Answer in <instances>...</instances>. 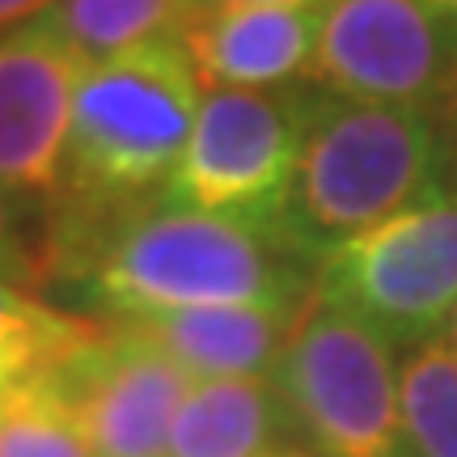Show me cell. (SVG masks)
<instances>
[{
	"label": "cell",
	"instance_id": "5b68a950",
	"mask_svg": "<svg viewBox=\"0 0 457 457\" xmlns=\"http://www.w3.org/2000/svg\"><path fill=\"white\" fill-rule=\"evenodd\" d=\"M313 293L390 347L415 352L441 339L457 310V191L449 187L330 250Z\"/></svg>",
	"mask_w": 457,
	"mask_h": 457
},
{
	"label": "cell",
	"instance_id": "e0dca14e",
	"mask_svg": "<svg viewBox=\"0 0 457 457\" xmlns=\"http://www.w3.org/2000/svg\"><path fill=\"white\" fill-rule=\"evenodd\" d=\"M0 276L4 279L38 276V262L26 259L21 237H17V204L9 191H0Z\"/></svg>",
	"mask_w": 457,
	"mask_h": 457
},
{
	"label": "cell",
	"instance_id": "7402d4cb",
	"mask_svg": "<svg viewBox=\"0 0 457 457\" xmlns=\"http://www.w3.org/2000/svg\"><path fill=\"white\" fill-rule=\"evenodd\" d=\"M445 339L457 347V310H453V318H449V327H445Z\"/></svg>",
	"mask_w": 457,
	"mask_h": 457
},
{
	"label": "cell",
	"instance_id": "44dd1931",
	"mask_svg": "<svg viewBox=\"0 0 457 457\" xmlns=\"http://www.w3.org/2000/svg\"><path fill=\"white\" fill-rule=\"evenodd\" d=\"M271 457H318V453H310V449H301V445H293V449H279V453H271Z\"/></svg>",
	"mask_w": 457,
	"mask_h": 457
},
{
	"label": "cell",
	"instance_id": "7c38bea8",
	"mask_svg": "<svg viewBox=\"0 0 457 457\" xmlns=\"http://www.w3.org/2000/svg\"><path fill=\"white\" fill-rule=\"evenodd\" d=\"M293 445V420L271 377H216L187 390L165 457H271Z\"/></svg>",
	"mask_w": 457,
	"mask_h": 457
},
{
	"label": "cell",
	"instance_id": "7a4b0ae2",
	"mask_svg": "<svg viewBox=\"0 0 457 457\" xmlns=\"http://www.w3.org/2000/svg\"><path fill=\"white\" fill-rule=\"evenodd\" d=\"M449 191L445 111L339 98L310 81L305 145L279 228L318 267L364 228Z\"/></svg>",
	"mask_w": 457,
	"mask_h": 457
},
{
	"label": "cell",
	"instance_id": "d4e9b609",
	"mask_svg": "<svg viewBox=\"0 0 457 457\" xmlns=\"http://www.w3.org/2000/svg\"><path fill=\"white\" fill-rule=\"evenodd\" d=\"M0 398H4V394H0Z\"/></svg>",
	"mask_w": 457,
	"mask_h": 457
},
{
	"label": "cell",
	"instance_id": "8992f818",
	"mask_svg": "<svg viewBox=\"0 0 457 457\" xmlns=\"http://www.w3.org/2000/svg\"><path fill=\"white\" fill-rule=\"evenodd\" d=\"M305 102L310 81L208 89L165 195L199 212L279 225L305 145Z\"/></svg>",
	"mask_w": 457,
	"mask_h": 457
},
{
	"label": "cell",
	"instance_id": "277c9868",
	"mask_svg": "<svg viewBox=\"0 0 457 457\" xmlns=\"http://www.w3.org/2000/svg\"><path fill=\"white\" fill-rule=\"evenodd\" d=\"M296 445L318 457H403V373L394 347L313 293L271 369Z\"/></svg>",
	"mask_w": 457,
	"mask_h": 457
},
{
	"label": "cell",
	"instance_id": "d6986e66",
	"mask_svg": "<svg viewBox=\"0 0 457 457\" xmlns=\"http://www.w3.org/2000/svg\"><path fill=\"white\" fill-rule=\"evenodd\" d=\"M47 4H51V0H0V30L17 26L21 17H38Z\"/></svg>",
	"mask_w": 457,
	"mask_h": 457
},
{
	"label": "cell",
	"instance_id": "cb8c5ba5",
	"mask_svg": "<svg viewBox=\"0 0 457 457\" xmlns=\"http://www.w3.org/2000/svg\"><path fill=\"white\" fill-rule=\"evenodd\" d=\"M445 114H453V119H457V94H453V102H449V106H445Z\"/></svg>",
	"mask_w": 457,
	"mask_h": 457
},
{
	"label": "cell",
	"instance_id": "9a60e30c",
	"mask_svg": "<svg viewBox=\"0 0 457 457\" xmlns=\"http://www.w3.org/2000/svg\"><path fill=\"white\" fill-rule=\"evenodd\" d=\"M403 457H457V347L445 335L403 364Z\"/></svg>",
	"mask_w": 457,
	"mask_h": 457
},
{
	"label": "cell",
	"instance_id": "4fadbf2b",
	"mask_svg": "<svg viewBox=\"0 0 457 457\" xmlns=\"http://www.w3.org/2000/svg\"><path fill=\"white\" fill-rule=\"evenodd\" d=\"M195 13L199 0H51L38 17L89 68L162 38H182Z\"/></svg>",
	"mask_w": 457,
	"mask_h": 457
},
{
	"label": "cell",
	"instance_id": "52a82bcc",
	"mask_svg": "<svg viewBox=\"0 0 457 457\" xmlns=\"http://www.w3.org/2000/svg\"><path fill=\"white\" fill-rule=\"evenodd\" d=\"M310 81L339 98L445 111L457 94V17L432 0H327Z\"/></svg>",
	"mask_w": 457,
	"mask_h": 457
},
{
	"label": "cell",
	"instance_id": "30bf717a",
	"mask_svg": "<svg viewBox=\"0 0 457 457\" xmlns=\"http://www.w3.org/2000/svg\"><path fill=\"white\" fill-rule=\"evenodd\" d=\"M322 9H199L182 30L204 89H284L310 81Z\"/></svg>",
	"mask_w": 457,
	"mask_h": 457
},
{
	"label": "cell",
	"instance_id": "8fae6325",
	"mask_svg": "<svg viewBox=\"0 0 457 457\" xmlns=\"http://www.w3.org/2000/svg\"><path fill=\"white\" fill-rule=\"evenodd\" d=\"M301 310L276 305H191L119 318L153 339L195 381L216 377H271Z\"/></svg>",
	"mask_w": 457,
	"mask_h": 457
},
{
	"label": "cell",
	"instance_id": "ffe728a7",
	"mask_svg": "<svg viewBox=\"0 0 457 457\" xmlns=\"http://www.w3.org/2000/svg\"><path fill=\"white\" fill-rule=\"evenodd\" d=\"M445 123H449V187L457 191V119L445 114Z\"/></svg>",
	"mask_w": 457,
	"mask_h": 457
},
{
	"label": "cell",
	"instance_id": "6da1fadb",
	"mask_svg": "<svg viewBox=\"0 0 457 457\" xmlns=\"http://www.w3.org/2000/svg\"><path fill=\"white\" fill-rule=\"evenodd\" d=\"M72 276L111 318L191 305L301 310L318 262L271 220L199 212L170 195L123 208L60 204L43 276Z\"/></svg>",
	"mask_w": 457,
	"mask_h": 457
},
{
	"label": "cell",
	"instance_id": "5bb4252c",
	"mask_svg": "<svg viewBox=\"0 0 457 457\" xmlns=\"http://www.w3.org/2000/svg\"><path fill=\"white\" fill-rule=\"evenodd\" d=\"M89 327V318L60 313L30 288L0 276V394L43 377Z\"/></svg>",
	"mask_w": 457,
	"mask_h": 457
},
{
	"label": "cell",
	"instance_id": "9c48e42d",
	"mask_svg": "<svg viewBox=\"0 0 457 457\" xmlns=\"http://www.w3.org/2000/svg\"><path fill=\"white\" fill-rule=\"evenodd\" d=\"M81 72V55L43 17L0 34V191L38 199L64 191Z\"/></svg>",
	"mask_w": 457,
	"mask_h": 457
},
{
	"label": "cell",
	"instance_id": "3957f363",
	"mask_svg": "<svg viewBox=\"0 0 457 457\" xmlns=\"http://www.w3.org/2000/svg\"><path fill=\"white\" fill-rule=\"evenodd\" d=\"M204 81L182 38L89 64L72 98L60 204L123 208L165 195L191 145Z\"/></svg>",
	"mask_w": 457,
	"mask_h": 457
},
{
	"label": "cell",
	"instance_id": "2e32d148",
	"mask_svg": "<svg viewBox=\"0 0 457 457\" xmlns=\"http://www.w3.org/2000/svg\"><path fill=\"white\" fill-rule=\"evenodd\" d=\"M81 420L43 386L26 381L0 398V457H94Z\"/></svg>",
	"mask_w": 457,
	"mask_h": 457
},
{
	"label": "cell",
	"instance_id": "ac0fdd59",
	"mask_svg": "<svg viewBox=\"0 0 457 457\" xmlns=\"http://www.w3.org/2000/svg\"><path fill=\"white\" fill-rule=\"evenodd\" d=\"M327 0H199V9H322Z\"/></svg>",
	"mask_w": 457,
	"mask_h": 457
},
{
	"label": "cell",
	"instance_id": "603a6c76",
	"mask_svg": "<svg viewBox=\"0 0 457 457\" xmlns=\"http://www.w3.org/2000/svg\"><path fill=\"white\" fill-rule=\"evenodd\" d=\"M432 4H436V9H445V13H453V17H457V0H432Z\"/></svg>",
	"mask_w": 457,
	"mask_h": 457
},
{
	"label": "cell",
	"instance_id": "ba28073f",
	"mask_svg": "<svg viewBox=\"0 0 457 457\" xmlns=\"http://www.w3.org/2000/svg\"><path fill=\"white\" fill-rule=\"evenodd\" d=\"M43 381L102 457H165L170 424L195 377L128 322H94Z\"/></svg>",
	"mask_w": 457,
	"mask_h": 457
}]
</instances>
